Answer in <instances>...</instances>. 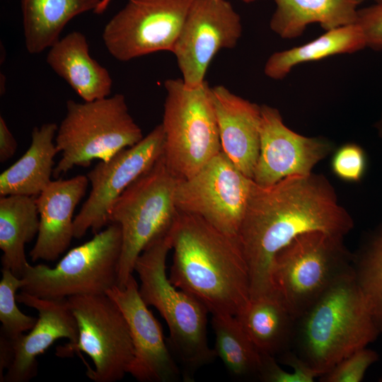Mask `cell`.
Segmentation results:
<instances>
[{
	"instance_id": "6da1fadb",
	"label": "cell",
	"mask_w": 382,
	"mask_h": 382,
	"mask_svg": "<svg viewBox=\"0 0 382 382\" xmlns=\"http://www.w3.org/2000/svg\"><path fill=\"white\" fill-rule=\"evenodd\" d=\"M353 227L351 214L323 174L290 175L267 186L253 181L238 236L250 299L272 291L273 259L295 238L316 231L345 237Z\"/></svg>"
},
{
	"instance_id": "7a4b0ae2",
	"label": "cell",
	"mask_w": 382,
	"mask_h": 382,
	"mask_svg": "<svg viewBox=\"0 0 382 382\" xmlns=\"http://www.w3.org/2000/svg\"><path fill=\"white\" fill-rule=\"evenodd\" d=\"M169 234L170 282L202 302L212 316L240 315L250 301V281L238 238L179 211Z\"/></svg>"
},
{
	"instance_id": "3957f363",
	"label": "cell",
	"mask_w": 382,
	"mask_h": 382,
	"mask_svg": "<svg viewBox=\"0 0 382 382\" xmlns=\"http://www.w3.org/2000/svg\"><path fill=\"white\" fill-rule=\"evenodd\" d=\"M381 331L357 284L352 269L296 320L299 357L320 376Z\"/></svg>"
},
{
	"instance_id": "277c9868",
	"label": "cell",
	"mask_w": 382,
	"mask_h": 382,
	"mask_svg": "<svg viewBox=\"0 0 382 382\" xmlns=\"http://www.w3.org/2000/svg\"><path fill=\"white\" fill-rule=\"evenodd\" d=\"M171 250L169 231L151 242L137 257L134 272L144 303L156 308L169 329L168 344L183 366V378L190 381L201 367L217 357L209 344L205 306L175 287L166 274V258Z\"/></svg>"
},
{
	"instance_id": "5b68a950",
	"label": "cell",
	"mask_w": 382,
	"mask_h": 382,
	"mask_svg": "<svg viewBox=\"0 0 382 382\" xmlns=\"http://www.w3.org/2000/svg\"><path fill=\"white\" fill-rule=\"evenodd\" d=\"M143 137L123 94L84 103L69 100L55 137L62 157L53 176L59 178L76 166H88L93 160H108Z\"/></svg>"
},
{
	"instance_id": "8992f818",
	"label": "cell",
	"mask_w": 382,
	"mask_h": 382,
	"mask_svg": "<svg viewBox=\"0 0 382 382\" xmlns=\"http://www.w3.org/2000/svg\"><path fill=\"white\" fill-rule=\"evenodd\" d=\"M352 259L343 236L319 231L304 233L275 255L272 291L297 320L352 269Z\"/></svg>"
},
{
	"instance_id": "52a82bcc",
	"label": "cell",
	"mask_w": 382,
	"mask_h": 382,
	"mask_svg": "<svg viewBox=\"0 0 382 382\" xmlns=\"http://www.w3.org/2000/svg\"><path fill=\"white\" fill-rule=\"evenodd\" d=\"M166 92L161 123L164 133L163 157L178 180L191 178L221 149L219 128L207 81L195 88L182 79L165 81Z\"/></svg>"
},
{
	"instance_id": "ba28073f",
	"label": "cell",
	"mask_w": 382,
	"mask_h": 382,
	"mask_svg": "<svg viewBox=\"0 0 382 382\" xmlns=\"http://www.w3.org/2000/svg\"><path fill=\"white\" fill-rule=\"evenodd\" d=\"M178 181L163 156L113 204L109 224H117L122 233L117 286L123 287L133 274L137 259L143 250L170 228L178 214L175 202Z\"/></svg>"
},
{
	"instance_id": "9c48e42d",
	"label": "cell",
	"mask_w": 382,
	"mask_h": 382,
	"mask_svg": "<svg viewBox=\"0 0 382 382\" xmlns=\"http://www.w3.org/2000/svg\"><path fill=\"white\" fill-rule=\"evenodd\" d=\"M121 251L120 227L110 223L90 241L71 249L54 267L28 264L21 291L47 299L106 294L117 285Z\"/></svg>"
},
{
	"instance_id": "30bf717a",
	"label": "cell",
	"mask_w": 382,
	"mask_h": 382,
	"mask_svg": "<svg viewBox=\"0 0 382 382\" xmlns=\"http://www.w3.org/2000/svg\"><path fill=\"white\" fill-rule=\"evenodd\" d=\"M78 326L75 343L57 348L59 357L83 352L92 360L87 376L95 382H115L129 374L134 348L127 323L116 303L106 294L66 299Z\"/></svg>"
},
{
	"instance_id": "8fae6325",
	"label": "cell",
	"mask_w": 382,
	"mask_h": 382,
	"mask_svg": "<svg viewBox=\"0 0 382 382\" xmlns=\"http://www.w3.org/2000/svg\"><path fill=\"white\" fill-rule=\"evenodd\" d=\"M253 184L221 151L195 175L178 180L175 205L179 212L197 215L238 238Z\"/></svg>"
},
{
	"instance_id": "7c38bea8",
	"label": "cell",
	"mask_w": 382,
	"mask_h": 382,
	"mask_svg": "<svg viewBox=\"0 0 382 382\" xmlns=\"http://www.w3.org/2000/svg\"><path fill=\"white\" fill-rule=\"evenodd\" d=\"M195 0H129L105 25L102 37L109 53L127 62L173 51Z\"/></svg>"
},
{
	"instance_id": "4fadbf2b",
	"label": "cell",
	"mask_w": 382,
	"mask_h": 382,
	"mask_svg": "<svg viewBox=\"0 0 382 382\" xmlns=\"http://www.w3.org/2000/svg\"><path fill=\"white\" fill-rule=\"evenodd\" d=\"M164 153L161 124L136 144L105 161H100L86 175L91 191L74 221V236L82 238L88 229L97 233L109 224L110 209L122 192L149 170Z\"/></svg>"
},
{
	"instance_id": "5bb4252c",
	"label": "cell",
	"mask_w": 382,
	"mask_h": 382,
	"mask_svg": "<svg viewBox=\"0 0 382 382\" xmlns=\"http://www.w3.org/2000/svg\"><path fill=\"white\" fill-rule=\"evenodd\" d=\"M242 32L241 17L229 1L195 0L172 51L185 86L202 85L214 56L234 48Z\"/></svg>"
},
{
	"instance_id": "9a60e30c",
	"label": "cell",
	"mask_w": 382,
	"mask_h": 382,
	"mask_svg": "<svg viewBox=\"0 0 382 382\" xmlns=\"http://www.w3.org/2000/svg\"><path fill=\"white\" fill-rule=\"evenodd\" d=\"M260 106V152L253 176L256 184L267 186L290 175H308L333 151L328 139L301 135L285 125L278 109Z\"/></svg>"
},
{
	"instance_id": "2e32d148",
	"label": "cell",
	"mask_w": 382,
	"mask_h": 382,
	"mask_svg": "<svg viewBox=\"0 0 382 382\" xmlns=\"http://www.w3.org/2000/svg\"><path fill=\"white\" fill-rule=\"evenodd\" d=\"M118 306L127 323L134 348L129 374L141 382H174L182 374L170 350L161 324L141 299L133 274L123 287L106 293Z\"/></svg>"
},
{
	"instance_id": "e0dca14e",
	"label": "cell",
	"mask_w": 382,
	"mask_h": 382,
	"mask_svg": "<svg viewBox=\"0 0 382 382\" xmlns=\"http://www.w3.org/2000/svg\"><path fill=\"white\" fill-rule=\"evenodd\" d=\"M17 301L35 309L38 318L27 335L12 340L13 358L1 382H27L37 372L36 358L60 338L75 343L78 338L76 319L65 299H47L21 291Z\"/></svg>"
},
{
	"instance_id": "ac0fdd59",
	"label": "cell",
	"mask_w": 382,
	"mask_h": 382,
	"mask_svg": "<svg viewBox=\"0 0 382 382\" xmlns=\"http://www.w3.org/2000/svg\"><path fill=\"white\" fill-rule=\"evenodd\" d=\"M89 181L84 175L52 180L36 197L40 226L29 253L33 262L56 260L70 245L74 236V212L85 196Z\"/></svg>"
},
{
	"instance_id": "d6986e66",
	"label": "cell",
	"mask_w": 382,
	"mask_h": 382,
	"mask_svg": "<svg viewBox=\"0 0 382 382\" xmlns=\"http://www.w3.org/2000/svg\"><path fill=\"white\" fill-rule=\"evenodd\" d=\"M222 151L253 179L260 152L261 106L218 85L211 87Z\"/></svg>"
},
{
	"instance_id": "ffe728a7",
	"label": "cell",
	"mask_w": 382,
	"mask_h": 382,
	"mask_svg": "<svg viewBox=\"0 0 382 382\" xmlns=\"http://www.w3.org/2000/svg\"><path fill=\"white\" fill-rule=\"evenodd\" d=\"M46 61L52 69L86 102L107 98L112 80L108 71L92 58L86 36L73 31L49 48Z\"/></svg>"
},
{
	"instance_id": "44dd1931",
	"label": "cell",
	"mask_w": 382,
	"mask_h": 382,
	"mask_svg": "<svg viewBox=\"0 0 382 382\" xmlns=\"http://www.w3.org/2000/svg\"><path fill=\"white\" fill-rule=\"evenodd\" d=\"M58 126L47 122L31 132L28 150L0 175V196H38L51 183L54 158L59 153L55 144Z\"/></svg>"
},
{
	"instance_id": "7402d4cb",
	"label": "cell",
	"mask_w": 382,
	"mask_h": 382,
	"mask_svg": "<svg viewBox=\"0 0 382 382\" xmlns=\"http://www.w3.org/2000/svg\"><path fill=\"white\" fill-rule=\"evenodd\" d=\"M270 29L283 39L300 37L307 26L320 24L325 31L355 23L358 0H274Z\"/></svg>"
},
{
	"instance_id": "603a6c76",
	"label": "cell",
	"mask_w": 382,
	"mask_h": 382,
	"mask_svg": "<svg viewBox=\"0 0 382 382\" xmlns=\"http://www.w3.org/2000/svg\"><path fill=\"white\" fill-rule=\"evenodd\" d=\"M36 197L0 196V248L2 268L21 278L28 265L25 244L37 235L40 216Z\"/></svg>"
},
{
	"instance_id": "cb8c5ba5",
	"label": "cell",
	"mask_w": 382,
	"mask_h": 382,
	"mask_svg": "<svg viewBox=\"0 0 382 382\" xmlns=\"http://www.w3.org/2000/svg\"><path fill=\"white\" fill-rule=\"evenodd\" d=\"M237 317L263 354L282 353L294 339L296 319L273 291L250 299Z\"/></svg>"
},
{
	"instance_id": "d4e9b609",
	"label": "cell",
	"mask_w": 382,
	"mask_h": 382,
	"mask_svg": "<svg viewBox=\"0 0 382 382\" xmlns=\"http://www.w3.org/2000/svg\"><path fill=\"white\" fill-rule=\"evenodd\" d=\"M100 0H21L25 45L30 54H40L59 40L74 17L98 7Z\"/></svg>"
},
{
	"instance_id": "484cf974",
	"label": "cell",
	"mask_w": 382,
	"mask_h": 382,
	"mask_svg": "<svg viewBox=\"0 0 382 382\" xmlns=\"http://www.w3.org/2000/svg\"><path fill=\"white\" fill-rule=\"evenodd\" d=\"M366 47L364 34L357 23L341 26L301 46L275 52L267 59L265 74L274 80L285 78L301 63L318 61L341 54H352Z\"/></svg>"
},
{
	"instance_id": "4316f807",
	"label": "cell",
	"mask_w": 382,
	"mask_h": 382,
	"mask_svg": "<svg viewBox=\"0 0 382 382\" xmlns=\"http://www.w3.org/2000/svg\"><path fill=\"white\" fill-rule=\"evenodd\" d=\"M214 351L229 374L236 378L259 376L262 354L255 346L236 316L212 315Z\"/></svg>"
},
{
	"instance_id": "83f0119b",
	"label": "cell",
	"mask_w": 382,
	"mask_h": 382,
	"mask_svg": "<svg viewBox=\"0 0 382 382\" xmlns=\"http://www.w3.org/2000/svg\"><path fill=\"white\" fill-rule=\"evenodd\" d=\"M352 266L357 284L382 332V222L353 254Z\"/></svg>"
},
{
	"instance_id": "f1b7e54d",
	"label": "cell",
	"mask_w": 382,
	"mask_h": 382,
	"mask_svg": "<svg viewBox=\"0 0 382 382\" xmlns=\"http://www.w3.org/2000/svg\"><path fill=\"white\" fill-rule=\"evenodd\" d=\"M0 281V320L1 333L15 340L25 332L30 330L37 319L22 313L16 304V291L23 286L22 279L10 270L2 268Z\"/></svg>"
},
{
	"instance_id": "f546056e",
	"label": "cell",
	"mask_w": 382,
	"mask_h": 382,
	"mask_svg": "<svg viewBox=\"0 0 382 382\" xmlns=\"http://www.w3.org/2000/svg\"><path fill=\"white\" fill-rule=\"evenodd\" d=\"M281 361L292 368L291 372L282 369L274 357L262 354V361L258 378L265 382H313L320 376L298 355L285 352L281 357Z\"/></svg>"
},
{
	"instance_id": "4dcf8cb0",
	"label": "cell",
	"mask_w": 382,
	"mask_h": 382,
	"mask_svg": "<svg viewBox=\"0 0 382 382\" xmlns=\"http://www.w3.org/2000/svg\"><path fill=\"white\" fill-rule=\"evenodd\" d=\"M378 359V354L367 348L359 349L336 364L320 376L323 382H360L368 369Z\"/></svg>"
},
{
	"instance_id": "1f68e13d",
	"label": "cell",
	"mask_w": 382,
	"mask_h": 382,
	"mask_svg": "<svg viewBox=\"0 0 382 382\" xmlns=\"http://www.w3.org/2000/svg\"><path fill=\"white\" fill-rule=\"evenodd\" d=\"M367 163L364 149L357 144L347 143L335 151L331 159V169L340 180L357 183L365 175Z\"/></svg>"
},
{
	"instance_id": "d6a6232c",
	"label": "cell",
	"mask_w": 382,
	"mask_h": 382,
	"mask_svg": "<svg viewBox=\"0 0 382 382\" xmlns=\"http://www.w3.org/2000/svg\"><path fill=\"white\" fill-rule=\"evenodd\" d=\"M355 23L362 30L366 46L374 50H382V0L358 9Z\"/></svg>"
},
{
	"instance_id": "836d02e7",
	"label": "cell",
	"mask_w": 382,
	"mask_h": 382,
	"mask_svg": "<svg viewBox=\"0 0 382 382\" xmlns=\"http://www.w3.org/2000/svg\"><path fill=\"white\" fill-rule=\"evenodd\" d=\"M17 142L8 127L4 118L0 116V162L4 163L15 154Z\"/></svg>"
},
{
	"instance_id": "e575fe53",
	"label": "cell",
	"mask_w": 382,
	"mask_h": 382,
	"mask_svg": "<svg viewBox=\"0 0 382 382\" xmlns=\"http://www.w3.org/2000/svg\"><path fill=\"white\" fill-rule=\"evenodd\" d=\"M112 0H100L98 7L93 11L96 14H102L108 8Z\"/></svg>"
},
{
	"instance_id": "d590c367",
	"label": "cell",
	"mask_w": 382,
	"mask_h": 382,
	"mask_svg": "<svg viewBox=\"0 0 382 382\" xmlns=\"http://www.w3.org/2000/svg\"><path fill=\"white\" fill-rule=\"evenodd\" d=\"M374 127L377 131L378 137L382 139V113L379 120L375 123Z\"/></svg>"
},
{
	"instance_id": "8d00e7d4",
	"label": "cell",
	"mask_w": 382,
	"mask_h": 382,
	"mask_svg": "<svg viewBox=\"0 0 382 382\" xmlns=\"http://www.w3.org/2000/svg\"><path fill=\"white\" fill-rule=\"evenodd\" d=\"M241 1H243L245 3L249 4V3H253L259 0H241Z\"/></svg>"
},
{
	"instance_id": "74e56055",
	"label": "cell",
	"mask_w": 382,
	"mask_h": 382,
	"mask_svg": "<svg viewBox=\"0 0 382 382\" xmlns=\"http://www.w3.org/2000/svg\"><path fill=\"white\" fill-rule=\"evenodd\" d=\"M364 1H365V0H358V1H359V4L361 3V2Z\"/></svg>"
},
{
	"instance_id": "f35d334b",
	"label": "cell",
	"mask_w": 382,
	"mask_h": 382,
	"mask_svg": "<svg viewBox=\"0 0 382 382\" xmlns=\"http://www.w3.org/2000/svg\"><path fill=\"white\" fill-rule=\"evenodd\" d=\"M374 1H378V0H374Z\"/></svg>"
}]
</instances>
